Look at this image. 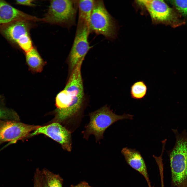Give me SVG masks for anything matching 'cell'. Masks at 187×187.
Wrapping results in <instances>:
<instances>
[{
  "label": "cell",
  "instance_id": "1",
  "mask_svg": "<svg viewBox=\"0 0 187 187\" xmlns=\"http://www.w3.org/2000/svg\"><path fill=\"white\" fill-rule=\"evenodd\" d=\"M84 92L82 76L77 74L70 75L64 89L57 95V108L54 122L69 121L78 126L83 114Z\"/></svg>",
  "mask_w": 187,
  "mask_h": 187
},
{
  "label": "cell",
  "instance_id": "2",
  "mask_svg": "<svg viewBox=\"0 0 187 187\" xmlns=\"http://www.w3.org/2000/svg\"><path fill=\"white\" fill-rule=\"evenodd\" d=\"M176 142L169 151L172 181L177 187H187V130L179 133L177 129H172Z\"/></svg>",
  "mask_w": 187,
  "mask_h": 187
},
{
  "label": "cell",
  "instance_id": "3",
  "mask_svg": "<svg viewBox=\"0 0 187 187\" xmlns=\"http://www.w3.org/2000/svg\"><path fill=\"white\" fill-rule=\"evenodd\" d=\"M89 122L85 126V130L82 133L83 138L87 140L90 135H94L96 142L103 139L105 130L113 123L120 120L132 119L133 117V115L129 114L117 115L106 105L89 113Z\"/></svg>",
  "mask_w": 187,
  "mask_h": 187
},
{
  "label": "cell",
  "instance_id": "4",
  "mask_svg": "<svg viewBox=\"0 0 187 187\" xmlns=\"http://www.w3.org/2000/svg\"><path fill=\"white\" fill-rule=\"evenodd\" d=\"M41 21L69 28L75 23L78 0H51Z\"/></svg>",
  "mask_w": 187,
  "mask_h": 187
},
{
  "label": "cell",
  "instance_id": "5",
  "mask_svg": "<svg viewBox=\"0 0 187 187\" xmlns=\"http://www.w3.org/2000/svg\"><path fill=\"white\" fill-rule=\"evenodd\" d=\"M89 30L90 33L102 35L110 40L116 37L117 27L116 21L107 10L103 1L95 0Z\"/></svg>",
  "mask_w": 187,
  "mask_h": 187
},
{
  "label": "cell",
  "instance_id": "6",
  "mask_svg": "<svg viewBox=\"0 0 187 187\" xmlns=\"http://www.w3.org/2000/svg\"><path fill=\"white\" fill-rule=\"evenodd\" d=\"M138 2L146 10L154 23H162L175 28L185 23L177 10L170 8L163 0H140Z\"/></svg>",
  "mask_w": 187,
  "mask_h": 187
},
{
  "label": "cell",
  "instance_id": "7",
  "mask_svg": "<svg viewBox=\"0 0 187 187\" xmlns=\"http://www.w3.org/2000/svg\"><path fill=\"white\" fill-rule=\"evenodd\" d=\"M29 21H19L0 26V33L11 42L16 44L26 53L33 48L29 35Z\"/></svg>",
  "mask_w": 187,
  "mask_h": 187
},
{
  "label": "cell",
  "instance_id": "8",
  "mask_svg": "<svg viewBox=\"0 0 187 187\" xmlns=\"http://www.w3.org/2000/svg\"><path fill=\"white\" fill-rule=\"evenodd\" d=\"M89 33L88 25L77 24L75 39L68 57L71 72L80 61L84 60L91 48L88 41Z\"/></svg>",
  "mask_w": 187,
  "mask_h": 187
},
{
  "label": "cell",
  "instance_id": "9",
  "mask_svg": "<svg viewBox=\"0 0 187 187\" xmlns=\"http://www.w3.org/2000/svg\"><path fill=\"white\" fill-rule=\"evenodd\" d=\"M40 126L15 121H7L0 125V142L15 143L28 137L32 131Z\"/></svg>",
  "mask_w": 187,
  "mask_h": 187
},
{
  "label": "cell",
  "instance_id": "10",
  "mask_svg": "<svg viewBox=\"0 0 187 187\" xmlns=\"http://www.w3.org/2000/svg\"><path fill=\"white\" fill-rule=\"evenodd\" d=\"M40 134H44L60 144L64 150L70 152L72 149L71 132L59 123L54 122L41 126L30 133L28 137Z\"/></svg>",
  "mask_w": 187,
  "mask_h": 187
},
{
  "label": "cell",
  "instance_id": "11",
  "mask_svg": "<svg viewBox=\"0 0 187 187\" xmlns=\"http://www.w3.org/2000/svg\"><path fill=\"white\" fill-rule=\"evenodd\" d=\"M19 21L36 22L41 21V19L17 9L5 1L0 0V26Z\"/></svg>",
  "mask_w": 187,
  "mask_h": 187
},
{
  "label": "cell",
  "instance_id": "12",
  "mask_svg": "<svg viewBox=\"0 0 187 187\" xmlns=\"http://www.w3.org/2000/svg\"><path fill=\"white\" fill-rule=\"evenodd\" d=\"M121 153L128 164L138 171L145 178L149 187H151L144 161L140 152L135 149L123 148Z\"/></svg>",
  "mask_w": 187,
  "mask_h": 187
},
{
  "label": "cell",
  "instance_id": "13",
  "mask_svg": "<svg viewBox=\"0 0 187 187\" xmlns=\"http://www.w3.org/2000/svg\"><path fill=\"white\" fill-rule=\"evenodd\" d=\"M95 0H78L79 16L78 24L89 25Z\"/></svg>",
  "mask_w": 187,
  "mask_h": 187
},
{
  "label": "cell",
  "instance_id": "14",
  "mask_svg": "<svg viewBox=\"0 0 187 187\" xmlns=\"http://www.w3.org/2000/svg\"><path fill=\"white\" fill-rule=\"evenodd\" d=\"M41 178L42 187H63V179L47 169L41 171Z\"/></svg>",
  "mask_w": 187,
  "mask_h": 187
},
{
  "label": "cell",
  "instance_id": "15",
  "mask_svg": "<svg viewBox=\"0 0 187 187\" xmlns=\"http://www.w3.org/2000/svg\"><path fill=\"white\" fill-rule=\"evenodd\" d=\"M26 63L30 68L36 72L42 70L44 63L37 50L33 48L26 53Z\"/></svg>",
  "mask_w": 187,
  "mask_h": 187
},
{
  "label": "cell",
  "instance_id": "16",
  "mask_svg": "<svg viewBox=\"0 0 187 187\" xmlns=\"http://www.w3.org/2000/svg\"><path fill=\"white\" fill-rule=\"evenodd\" d=\"M148 90L147 86L143 81H137L132 85L130 90V96L132 98L141 99L146 96Z\"/></svg>",
  "mask_w": 187,
  "mask_h": 187
},
{
  "label": "cell",
  "instance_id": "17",
  "mask_svg": "<svg viewBox=\"0 0 187 187\" xmlns=\"http://www.w3.org/2000/svg\"><path fill=\"white\" fill-rule=\"evenodd\" d=\"M170 2L181 16L187 18V0H173Z\"/></svg>",
  "mask_w": 187,
  "mask_h": 187
},
{
  "label": "cell",
  "instance_id": "18",
  "mask_svg": "<svg viewBox=\"0 0 187 187\" xmlns=\"http://www.w3.org/2000/svg\"><path fill=\"white\" fill-rule=\"evenodd\" d=\"M0 118H9L15 120H17L19 119L17 115L14 113L5 111L0 109Z\"/></svg>",
  "mask_w": 187,
  "mask_h": 187
},
{
  "label": "cell",
  "instance_id": "19",
  "mask_svg": "<svg viewBox=\"0 0 187 187\" xmlns=\"http://www.w3.org/2000/svg\"><path fill=\"white\" fill-rule=\"evenodd\" d=\"M34 187H42L41 178V171L37 169L34 177Z\"/></svg>",
  "mask_w": 187,
  "mask_h": 187
},
{
  "label": "cell",
  "instance_id": "20",
  "mask_svg": "<svg viewBox=\"0 0 187 187\" xmlns=\"http://www.w3.org/2000/svg\"><path fill=\"white\" fill-rule=\"evenodd\" d=\"M34 1L32 0H16L15 3L18 5L32 6L34 5Z\"/></svg>",
  "mask_w": 187,
  "mask_h": 187
},
{
  "label": "cell",
  "instance_id": "21",
  "mask_svg": "<svg viewBox=\"0 0 187 187\" xmlns=\"http://www.w3.org/2000/svg\"><path fill=\"white\" fill-rule=\"evenodd\" d=\"M71 186V187H93L90 186L88 183L85 181L82 182L76 185H72Z\"/></svg>",
  "mask_w": 187,
  "mask_h": 187
},
{
  "label": "cell",
  "instance_id": "22",
  "mask_svg": "<svg viewBox=\"0 0 187 187\" xmlns=\"http://www.w3.org/2000/svg\"><path fill=\"white\" fill-rule=\"evenodd\" d=\"M1 143V142H0V144Z\"/></svg>",
  "mask_w": 187,
  "mask_h": 187
}]
</instances>
